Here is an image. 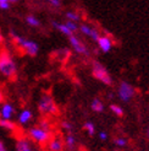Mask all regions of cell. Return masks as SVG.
<instances>
[{
  "instance_id": "28",
  "label": "cell",
  "mask_w": 149,
  "mask_h": 151,
  "mask_svg": "<svg viewBox=\"0 0 149 151\" xmlns=\"http://www.w3.org/2000/svg\"><path fill=\"white\" fill-rule=\"evenodd\" d=\"M47 4L51 6L53 9H60L62 5V0H45Z\"/></svg>"
},
{
  "instance_id": "27",
  "label": "cell",
  "mask_w": 149,
  "mask_h": 151,
  "mask_svg": "<svg viewBox=\"0 0 149 151\" xmlns=\"http://www.w3.org/2000/svg\"><path fill=\"white\" fill-rule=\"evenodd\" d=\"M100 36H101V33H100V31L98 28H92V33H91V36H89V38H91L93 42H98V40L100 38Z\"/></svg>"
},
{
  "instance_id": "14",
  "label": "cell",
  "mask_w": 149,
  "mask_h": 151,
  "mask_svg": "<svg viewBox=\"0 0 149 151\" xmlns=\"http://www.w3.org/2000/svg\"><path fill=\"white\" fill-rule=\"evenodd\" d=\"M51 26H53V28H55L57 32H60L61 35H64V36H66V37H70V36L73 35V33L70 31V29L66 27V25L64 24V22L53 20V21H51Z\"/></svg>"
},
{
  "instance_id": "34",
  "label": "cell",
  "mask_w": 149,
  "mask_h": 151,
  "mask_svg": "<svg viewBox=\"0 0 149 151\" xmlns=\"http://www.w3.org/2000/svg\"><path fill=\"white\" fill-rule=\"evenodd\" d=\"M109 99H114V93H110L109 95Z\"/></svg>"
},
{
  "instance_id": "10",
  "label": "cell",
  "mask_w": 149,
  "mask_h": 151,
  "mask_svg": "<svg viewBox=\"0 0 149 151\" xmlns=\"http://www.w3.org/2000/svg\"><path fill=\"white\" fill-rule=\"evenodd\" d=\"M15 151H37L33 142L26 135H20L15 141Z\"/></svg>"
},
{
  "instance_id": "9",
  "label": "cell",
  "mask_w": 149,
  "mask_h": 151,
  "mask_svg": "<svg viewBox=\"0 0 149 151\" xmlns=\"http://www.w3.org/2000/svg\"><path fill=\"white\" fill-rule=\"evenodd\" d=\"M67 40H69V43H70L71 48L73 49V52L77 53L78 55H83V57H89L91 55V52L88 50L87 46L78 38L76 35H72V36L67 37Z\"/></svg>"
},
{
  "instance_id": "32",
  "label": "cell",
  "mask_w": 149,
  "mask_h": 151,
  "mask_svg": "<svg viewBox=\"0 0 149 151\" xmlns=\"http://www.w3.org/2000/svg\"><path fill=\"white\" fill-rule=\"evenodd\" d=\"M4 100H5V99H4V93H3L1 90H0V104H1V102H3Z\"/></svg>"
},
{
  "instance_id": "1",
  "label": "cell",
  "mask_w": 149,
  "mask_h": 151,
  "mask_svg": "<svg viewBox=\"0 0 149 151\" xmlns=\"http://www.w3.org/2000/svg\"><path fill=\"white\" fill-rule=\"evenodd\" d=\"M26 137L34 145L45 146L50 138L53 137V124L48 118H42L37 124L29 125L26 130Z\"/></svg>"
},
{
  "instance_id": "18",
  "label": "cell",
  "mask_w": 149,
  "mask_h": 151,
  "mask_svg": "<svg viewBox=\"0 0 149 151\" xmlns=\"http://www.w3.org/2000/svg\"><path fill=\"white\" fill-rule=\"evenodd\" d=\"M20 0H0V11H9L13 5H16Z\"/></svg>"
},
{
  "instance_id": "25",
  "label": "cell",
  "mask_w": 149,
  "mask_h": 151,
  "mask_svg": "<svg viewBox=\"0 0 149 151\" xmlns=\"http://www.w3.org/2000/svg\"><path fill=\"white\" fill-rule=\"evenodd\" d=\"M64 24L66 25V27H67L70 31L74 35L76 32H78V24H76V22H72V21H64Z\"/></svg>"
},
{
  "instance_id": "7",
  "label": "cell",
  "mask_w": 149,
  "mask_h": 151,
  "mask_svg": "<svg viewBox=\"0 0 149 151\" xmlns=\"http://www.w3.org/2000/svg\"><path fill=\"white\" fill-rule=\"evenodd\" d=\"M34 119V113L31 108L25 107V108H21L17 113H16V117H15V122H16L17 127H29L31 123L33 122Z\"/></svg>"
},
{
  "instance_id": "24",
  "label": "cell",
  "mask_w": 149,
  "mask_h": 151,
  "mask_svg": "<svg viewBox=\"0 0 149 151\" xmlns=\"http://www.w3.org/2000/svg\"><path fill=\"white\" fill-rule=\"evenodd\" d=\"M109 108H110V111L113 112L115 116H117V117H122L123 116V109H122L121 106H118L116 103H111Z\"/></svg>"
},
{
  "instance_id": "11",
  "label": "cell",
  "mask_w": 149,
  "mask_h": 151,
  "mask_svg": "<svg viewBox=\"0 0 149 151\" xmlns=\"http://www.w3.org/2000/svg\"><path fill=\"white\" fill-rule=\"evenodd\" d=\"M47 151H65L64 138L61 135H53L45 145Z\"/></svg>"
},
{
  "instance_id": "16",
  "label": "cell",
  "mask_w": 149,
  "mask_h": 151,
  "mask_svg": "<svg viewBox=\"0 0 149 151\" xmlns=\"http://www.w3.org/2000/svg\"><path fill=\"white\" fill-rule=\"evenodd\" d=\"M0 128L5 132H10V133H13L17 130V124L15 120H3L0 119Z\"/></svg>"
},
{
  "instance_id": "20",
  "label": "cell",
  "mask_w": 149,
  "mask_h": 151,
  "mask_svg": "<svg viewBox=\"0 0 149 151\" xmlns=\"http://www.w3.org/2000/svg\"><path fill=\"white\" fill-rule=\"evenodd\" d=\"M114 145L116 147H120V149H123L128 145V139L125 138V137H117L114 139Z\"/></svg>"
},
{
  "instance_id": "26",
  "label": "cell",
  "mask_w": 149,
  "mask_h": 151,
  "mask_svg": "<svg viewBox=\"0 0 149 151\" xmlns=\"http://www.w3.org/2000/svg\"><path fill=\"white\" fill-rule=\"evenodd\" d=\"M55 54L60 57V59L62 58V60H64L65 58H67L70 55V49L69 48H60V49L55 50Z\"/></svg>"
},
{
  "instance_id": "29",
  "label": "cell",
  "mask_w": 149,
  "mask_h": 151,
  "mask_svg": "<svg viewBox=\"0 0 149 151\" xmlns=\"http://www.w3.org/2000/svg\"><path fill=\"white\" fill-rule=\"evenodd\" d=\"M98 137H99V139H100L101 141H106V140L109 139V135H108V133H106V132H104V130L99 132Z\"/></svg>"
},
{
  "instance_id": "5",
  "label": "cell",
  "mask_w": 149,
  "mask_h": 151,
  "mask_svg": "<svg viewBox=\"0 0 149 151\" xmlns=\"http://www.w3.org/2000/svg\"><path fill=\"white\" fill-rule=\"evenodd\" d=\"M92 75L94 79L103 82L106 86H111V84H113V79H111L108 69L98 60H93L92 62Z\"/></svg>"
},
{
  "instance_id": "23",
  "label": "cell",
  "mask_w": 149,
  "mask_h": 151,
  "mask_svg": "<svg viewBox=\"0 0 149 151\" xmlns=\"http://www.w3.org/2000/svg\"><path fill=\"white\" fill-rule=\"evenodd\" d=\"M61 129H62V132H65V134L73 133L74 125H73V123L70 122V120H62L61 122Z\"/></svg>"
},
{
  "instance_id": "30",
  "label": "cell",
  "mask_w": 149,
  "mask_h": 151,
  "mask_svg": "<svg viewBox=\"0 0 149 151\" xmlns=\"http://www.w3.org/2000/svg\"><path fill=\"white\" fill-rule=\"evenodd\" d=\"M0 151H10L9 147L6 146V144H5V142L1 139H0Z\"/></svg>"
},
{
  "instance_id": "19",
  "label": "cell",
  "mask_w": 149,
  "mask_h": 151,
  "mask_svg": "<svg viewBox=\"0 0 149 151\" xmlns=\"http://www.w3.org/2000/svg\"><path fill=\"white\" fill-rule=\"evenodd\" d=\"M65 17L67 21H72V22H76V24H78V22L81 21V15L76 11L73 10H67L65 12Z\"/></svg>"
},
{
  "instance_id": "3",
  "label": "cell",
  "mask_w": 149,
  "mask_h": 151,
  "mask_svg": "<svg viewBox=\"0 0 149 151\" xmlns=\"http://www.w3.org/2000/svg\"><path fill=\"white\" fill-rule=\"evenodd\" d=\"M9 36L10 40L12 42V44L16 47L18 50H21L22 53H25L28 57H35L38 55L39 53V44L37 43L34 40L28 38L26 36H22L18 32H16L15 29H10L9 31Z\"/></svg>"
},
{
  "instance_id": "12",
  "label": "cell",
  "mask_w": 149,
  "mask_h": 151,
  "mask_svg": "<svg viewBox=\"0 0 149 151\" xmlns=\"http://www.w3.org/2000/svg\"><path fill=\"white\" fill-rule=\"evenodd\" d=\"M96 44H98V48L99 50H101L103 53H109L111 49H113L114 47V43H113V40L110 38L109 36L106 35H101L100 38L98 40V42H96Z\"/></svg>"
},
{
  "instance_id": "31",
  "label": "cell",
  "mask_w": 149,
  "mask_h": 151,
  "mask_svg": "<svg viewBox=\"0 0 149 151\" xmlns=\"http://www.w3.org/2000/svg\"><path fill=\"white\" fill-rule=\"evenodd\" d=\"M4 42H5V36H4L3 31H1V28H0V48H1V47H3V44H4Z\"/></svg>"
},
{
  "instance_id": "17",
  "label": "cell",
  "mask_w": 149,
  "mask_h": 151,
  "mask_svg": "<svg viewBox=\"0 0 149 151\" xmlns=\"http://www.w3.org/2000/svg\"><path fill=\"white\" fill-rule=\"evenodd\" d=\"M91 108L95 113H103L104 112V108H105V107H104V103H103V101L99 99V97H95V99L92 100Z\"/></svg>"
},
{
  "instance_id": "22",
  "label": "cell",
  "mask_w": 149,
  "mask_h": 151,
  "mask_svg": "<svg viewBox=\"0 0 149 151\" xmlns=\"http://www.w3.org/2000/svg\"><path fill=\"white\" fill-rule=\"evenodd\" d=\"M92 28H93V27H91L88 24H81V25H78V31H79L82 35H83V36H86V37L91 36Z\"/></svg>"
},
{
  "instance_id": "21",
  "label": "cell",
  "mask_w": 149,
  "mask_h": 151,
  "mask_svg": "<svg viewBox=\"0 0 149 151\" xmlns=\"http://www.w3.org/2000/svg\"><path fill=\"white\" fill-rule=\"evenodd\" d=\"M83 130H86L88 133L89 137H93V135H95V125L93 122H91V120H88V122H86L83 124Z\"/></svg>"
},
{
  "instance_id": "15",
  "label": "cell",
  "mask_w": 149,
  "mask_h": 151,
  "mask_svg": "<svg viewBox=\"0 0 149 151\" xmlns=\"http://www.w3.org/2000/svg\"><path fill=\"white\" fill-rule=\"evenodd\" d=\"M25 22H26V25L29 26L31 28H39L42 27V22L40 20L35 16V15L33 14H28L25 16Z\"/></svg>"
},
{
  "instance_id": "8",
  "label": "cell",
  "mask_w": 149,
  "mask_h": 151,
  "mask_svg": "<svg viewBox=\"0 0 149 151\" xmlns=\"http://www.w3.org/2000/svg\"><path fill=\"white\" fill-rule=\"evenodd\" d=\"M17 108L11 101L4 100L0 104V119L3 120H15Z\"/></svg>"
},
{
  "instance_id": "4",
  "label": "cell",
  "mask_w": 149,
  "mask_h": 151,
  "mask_svg": "<svg viewBox=\"0 0 149 151\" xmlns=\"http://www.w3.org/2000/svg\"><path fill=\"white\" fill-rule=\"evenodd\" d=\"M37 109L43 117H51L59 114V107L54 97L49 92H43L39 96L38 102H37Z\"/></svg>"
},
{
  "instance_id": "2",
  "label": "cell",
  "mask_w": 149,
  "mask_h": 151,
  "mask_svg": "<svg viewBox=\"0 0 149 151\" xmlns=\"http://www.w3.org/2000/svg\"><path fill=\"white\" fill-rule=\"evenodd\" d=\"M18 74V64L13 53L9 49L0 48V76L5 80H15Z\"/></svg>"
},
{
  "instance_id": "6",
  "label": "cell",
  "mask_w": 149,
  "mask_h": 151,
  "mask_svg": "<svg viewBox=\"0 0 149 151\" xmlns=\"http://www.w3.org/2000/svg\"><path fill=\"white\" fill-rule=\"evenodd\" d=\"M136 95V88L127 81H121L117 88V96L122 102H130Z\"/></svg>"
},
{
  "instance_id": "13",
  "label": "cell",
  "mask_w": 149,
  "mask_h": 151,
  "mask_svg": "<svg viewBox=\"0 0 149 151\" xmlns=\"http://www.w3.org/2000/svg\"><path fill=\"white\" fill-rule=\"evenodd\" d=\"M64 144H65V150L67 151H74L77 145V138L74 133H67L64 137Z\"/></svg>"
},
{
  "instance_id": "33",
  "label": "cell",
  "mask_w": 149,
  "mask_h": 151,
  "mask_svg": "<svg viewBox=\"0 0 149 151\" xmlns=\"http://www.w3.org/2000/svg\"><path fill=\"white\" fill-rule=\"evenodd\" d=\"M147 138H148V140H149V128L147 129Z\"/></svg>"
}]
</instances>
